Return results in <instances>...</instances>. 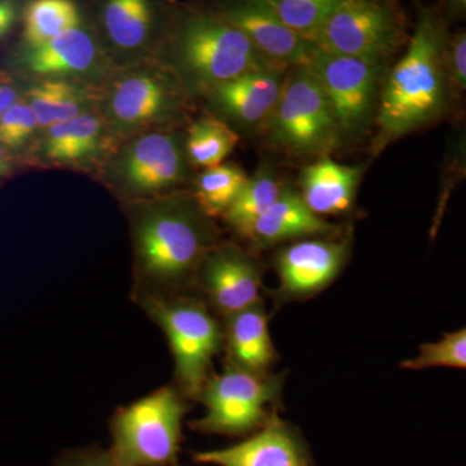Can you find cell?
<instances>
[{
	"label": "cell",
	"mask_w": 466,
	"mask_h": 466,
	"mask_svg": "<svg viewBox=\"0 0 466 466\" xmlns=\"http://www.w3.org/2000/svg\"><path fill=\"white\" fill-rule=\"evenodd\" d=\"M447 24L441 9H420L407 50L380 97V146L437 124L455 108L460 90L451 73Z\"/></svg>",
	"instance_id": "6da1fadb"
},
{
	"label": "cell",
	"mask_w": 466,
	"mask_h": 466,
	"mask_svg": "<svg viewBox=\"0 0 466 466\" xmlns=\"http://www.w3.org/2000/svg\"><path fill=\"white\" fill-rule=\"evenodd\" d=\"M134 300L188 293L214 232L202 218L182 208L148 211L133 231Z\"/></svg>",
	"instance_id": "7a4b0ae2"
},
{
	"label": "cell",
	"mask_w": 466,
	"mask_h": 466,
	"mask_svg": "<svg viewBox=\"0 0 466 466\" xmlns=\"http://www.w3.org/2000/svg\"><path fill=\"white\" fill-rule=\"evenodd\" d=\"M167 336L174 359V383L191 401L200 400L213 375V359L225 349V324L195 294L135 300Z\"/></svg>",
	"instance_id": "3957f363"
},
{
	"label": "cell",
	"mask_w": 466,
	"mask_h": 466,
	"mask_svg": "<svg viewBox=\"0 0 466 466\" xmlns=\"http://www.w3.org/2000/svg\"><path fill=\"white\" fill-rule=\"evenodd\" d=\"M191 408L174 382L116 408L109 422L110 452L124 466H182L183 421Z\"/></svg>",
	"instance_id": "277c9868"
},
{
	"label": "cell",
	"mask_w": 466,
	"mask_h": 466,
	"mask_svg": "<svg viewBox=\"0 0 466 466\" xmlns=\"http://www.w3.org/2000/svg\"><path fill=\"white\" fill-rule=\"evenodd\" d=\"M284 382L285 373L256 375L225 364L205 385L198 401L207 412L189 421V429L201 434L249 437L275 412Z\"/></svg>",
	"instance_id": "5b68a950"
},
{
	"label": "cell",
	"mask_w": 466,
	"mask_h": 466,
	"mask_svg": "<svg viewBox=\"0 0 466 466\" xmlns=\"http://www.w3.org/2000/svg\"><path fill=\"white\" fill-rule=\"evenodd\" d=\"M272 143L299 156L324 155L342 135L323 88L308 67H293L268 116Z\"/></svg>",
	"instance_id": "8992f818"
},
{
	"label": "cell",
	"mask_w": 466,
	"mask_h": 466,
	"mask_svg": "<svg viewBox=\"0 0 466 466\" xmlns=\"http://www.w3.org/2000/svg\"><path fill=\"white\" fill-rule=\"evenodd\" d=\"M177 54L186 72L208 90L245 73L279 69L222 17L189 18L177 34Z\"/></svg>",
	"instance_id": "52a82bcc"
},
{
	"label": "cell",
	"mask_w": 466,
	"mask_h": 466,
	"mask_svg": "<svg viewBox=\"0 0 466 466\" xmlns=\"http://www.w3.org/2000/svg\"><path fill=\"white\" fill-rule=\"evenodd\" d=\"M403 38L400 15L391 5L339 0L317 41L319 50L381 66Z\"/></svg>",
	"instance_id": "ba28073f"
},
{
	"label": "cell",
	"mask_w": 466,
	"mask_h": 466,
	"mask_svg": "<svg viewBox=\"0 0 466 466\" xmlns=\"http://www.w3.org/2000/svg\"><path fill=\"white\" fill-rule=\"evenodd\" d=\"M323 88L342 134H354L372 115L380 66L319 50L308 67Z\"/></svg>",
	"instance_id": "9c48e42d"
},
{
	"label": "cell",
	"mask_w": 466,
	"mask_h": 466,
	"mask_svg": "<svg viewBox=\"0 0 466 466\" xmlns=\"http://www.w3.org/2000/svg\"><path fill=\"white\" fill-rule=\"evenodd\" d=\"M196 281L208 308L223 320L262 302V267L235 245H219L208 251Z\"/></svg>",
	"instance_id": "30bf717a"
},
{
	"label": "cell",
	"mask_w": 466,
	"mask_h": 466,
	"mask_svg": "<svg viewBox=\"0 0 466 466\" xmlns=\"http://www.w3.org/2000/svg\"><path fill=\"white\" fill-rule=\"evenodd\" d=\"M182 92L173 76L159 70H137L122 76L108 100V115L122 131L167 121L182 106Z\"/></svg>",
	"instance_id": "8fae6325"
},
{
	"label": "cell",
	"mask_w": 466,
	"mask_h": 466,
	"mask_svg": "<svg viewBox=\"0 0 466 466\" xmlns=\"http://www.w3.org/2000/svg\"><path fill=\"white\" fill-rule=\"evenodd\" d=\"M192 459L198 464L214 466H312L302 437L276 410L247 440L226 449L193 452Z\"/></svg>",
	"instance_id": "7c38bea8"
},
{
	"label": "cell",
	"mask_w": 466,
	"mask_h": 466,
	"mask_svg": "<svg viewBox=\"0 0 466 466\" xmlns=\"http://www.w3.org/2000/svg\"><path fill=\"white\" fill-rule=\"evenodd\" d=\"M220 17L244 33L260 56L279 69L309 67L319 51L285 26L266 2L229 5Z\"/></svg>",
	"instance_id": "4fadbf2b"
},
{
	"label": "cell",
	"mask_w": 466,
	"mask_h": 466,
	"mask_svg": "<svg viewBox=\"0 0 466 466\" xmlns=\"http://www.w3.org/2000/svg\"><path fill=\"white\" fill-rule=\"evenodd\" d=\"M348 244L329 240H302L284 248L276 257L279 299H300L325 289L341 272Z\"/></svg>",
	"instance_id": "5bb4252c"
},
{
	"label": "cell",
	"mask_w": 466,
	"mask_h": 466,
	"mask_svg": "<svg viewBox=\"0 0 466 466\" xmlns=\"http://www.w3.org/2000/svg\"><path fill=\"white\" fill-rule=\"evenodd\" d=\"M115 171L128 192L149 195L165 191L182 180V148L173 135H142L122 152Z\"/></svg>",
	"instance_id": "9a60e30c"
},
{
	"label": "cell",
	"mask_w": 466,
	"mask_h": 466,
	"mask_svg": "<svg viewBox=\"0 0 466 466\" xmlns=\"http://www.w3.org/2000/svg\"><path fill=\"white\" fill-rule=\"evenodd\" d=\"M285 69L245 73L208 88L217 108L242 125L258 124L274 110L284 84Z\"/></svg>",
	"instance_id": "2e32d148"
},
{
	"label": "cell",
	"mask_w": 466,
	"mask_h": 466,
	"mask_svg": "<svg viewBox=\"0 0 466 466\" xmlns=\"http://www.w3.org/2000/svg\"><path fill=\"white\" fill-rule=\"evenodd\" d=\"M269 317L262 302L225 319L226 363L256 375H268L278 363Z\"/></svg>",
	"instance_id": "e0dca14e"
},
{
	"label": "cell",
	"mask_w": 466,
	"mask_h": 466,
	"mask_svg": "<svg viewBox=\"0 0 466 466\" xmlns=\"http://www.w3.org/2000/svg\"><path fill=\"white\" fill-rule=\"evenodd\" d=\"M336 231L309 210L302 196L290 188H284L280 198L254 223L245 240L256 249H265L279 242L330 235Z\"/></svg>",
	"instance_id": "ac0fdd59"
},
{
	"label": "cell",
	"mask_w": 466,
	"mask_h": 466,
	"mask_svg": "<svg viewBox=\"0 0 466 466\" xmlns=\"http://www.w3.org/2000/svg\"><path fill=\"white\" fill-rule=\"evenodd\" d=\"M99 51L94 36L82 27L69 30L36 47L27 48L24 66L45 78L82 76L96 66Z\"/></svg>",
	"instance_id": "d6986e66"
},
{
	"label": "cell",
	"mask_w": 466,
	"mask_h": 466,
	"mask_svg": "<svg viewBox=\"0 0 466 466\" xmlns=\"http://www.w3.org/2000/svg\"><path fill=\"white\" fill-rule=\"evenodd\" d=\"M360 177V167H346L323 156L303 170V201L317 216L346 213L352 207Z\"/></svg>",
	"instance_id": "ffe728a7"
},
{
	"label": "cell",
	"mask_w": 466,
	"mask_h": 466,
	"mask_svg": "<svg viewBox=\"0 0 466 466\" xmlns=\"http://www.w3.org/2000/svg\"><path fill=\"white\" fill-rule=\"evenodd\" d=\"M106 127L99 116L86 113L52 126L43 139V155L60 165H82L103 150Z\"/></svg>",
	"instance_id": "44dd1931"
},
{
	"label": "cell",
	"mask_w": 466,
	"mask_h": 466,
	"mask_svg": "<svg viewBox=\"0 0 466 466\" xmlns=\"http://www.w3.org/2000/svg\"><path fill=\"white\" fill-rule=\"evenodd\" d=\"M94 96L87 88L67 78H43L27 91L26 103L41 128L86 115Z\"/></svg>",
	"instance_id": "7402d4cb"
},
{
	"label": "cell",
	"mask_w": 466,
	"mask_h": 466,
	"mask_svg": "<svg viewBox=\"0 0 466 466\" xmlns=\"http://www.w3.org/2000/svg\"><path fill=\"white\" fill-rule=\"evenodd\" d=\"M283 189L269 168L249 177L247 186L223 216L227 225L240 238H247L254 223L278 201Z\"/></svg>",
	"instance_id": "603a6c76"
},
{
	"label": "cell",
	"mask_w": 466,
	"mask_h": 466,
	"mask_svg": "<svg viewBox=\"0 0 466 466\" xmlns=\"http://www.w3.org/2000/svg\"><path fill=\"white\" fill-rule=\"evenodd\" d=\"M153 12L144 0H112L104 9L110 41L122 50H137L148 39Z\"/></svg>",
	"instance_id": "cb8c5ba5"
},
{
	"label": "cell",
	"mask_w": 466,
	"mask_h": 466,
	"mask_svg": "<svg viewBox=\"0 0 466 466\" xmlns=\"http://www.w3.org/2000/svg\"><path fill=\"white\" fill-rule=\"evenodd\" d=\"M81 14L67 0H36L26 8L24 38L27 48L36 47L60 34L81 27Z\"/></svg>",
	"instance_id": "d4e9b609"
},
{
	"label": "cell",
	"mask_w": 466,
	"mask_h": 466,
	"mask_svg": "<svg viewBox=\"0 0 466 466\" xmlns=\"http://www.w3.org/2000/svg\"><path fill=\"white\" fill-rule=\"evenodd\" d=\"M249 177L236 165L207 168L196 180V201L208 218L225 216L233 201L247 186Z\"/></svg>",
	"instance_id": "484cf974"
},
{
	"label": "cell",
	"mask_w": 466,
	"mask_h": 466,
	"mask_svg": "<svg viewBox=\"0 0 466 466\" xmlns=\"http://www.w3.org/2000/svg\"><path fill=\"white\" fill-rule=\"evenodd\" d=\"M238 143V135L219 119L202 118L187 135L186 149L193 165L213 168L222 165Z\"/></svg>",
	"instance_id": "4316f807"
},
{
	"label": "cell",
	"mask_w": 466,
	"mask_h": 466,
	"mask_svg": "<svg viewBox=\"0 0 466 466\" xmlns=\"http://www.w3.org/2000/svg\"><path fill=\"white\" fill-rule=\"evenodd\" d=\"M266 3L291 32L317 46L319 35L339 0H266Z\"/></svg>",
	"instance_id": "83f0119b"
},
{
	"label": "cell",
	"mask_w": 466,
	"mask_h": 466,
	"mask_svg": "<svg viewBox=\"0 0 466 466\" xmlns=\"http://www.w3.org/2000/svg\"><path fill=\"white\" fill-rule=\"evenodd\" d=\"M400 367L410 370L441 367L466 370V327L456 332L444 333L440 341L420 346V354L407 359Z\"/></svg>",
	"instance_id": "f1b7e54d"
},
{
	"label": "cell",
	"mask_w": 466,
	"mask_h": 466,
	"mask_svg": "<svg viewBox=\"0 0 466 466\" xmlns=\"http://www.w3.org/2000/svg\"><path fill=\"white\" fill-rule=\"evenodd\" d=\"M38 127V122L29 104L18 100L0 118V146L8 150L20 148Z\"/></svg>",
	"instance_id": "f546056e"
},
{
	"label": "cell",
	"mask_w": 466,
	"mask_h": 466,
	"mask_svg": "<svg viewBox=\"0 0 466 466\" xmlns=\"http://www.w3.org/2000/svg\"><path fill=\"white\" fill-rule=\"evenodd\" d=\"M55 466H124L112 452L99 446L70 450L58 458Z\"/></svg>",
	"instance_id": "4dcf8cb0"
},
{
	"label": "cell",
	"mask_w": 466,
	"mask_h": 466,
	"mask_svg": "<svg viewBox=\"0 0 466 466\" xmlns=\"http://www.w3.org/2000/svg\"><path fill=\"white\" fill-rule=\"evenodd\" d=\"M466 179V130L460 140L458 148L453 153L452 158L450 159L449 165L446 168V177L443 182V191H441V198L440 202V213L437 214L438 220L441 216L444 205H446L447 198L453 187L456 184L462 182Z\"/></svg>",
	"instance_id": "1f68e13d"
},
{
	"label": "cell",
	"mask_w": 466,
	"mask_h": 466,
	"mask_svg": "<svg viewBox=\"0 0 466 466\" xmlns=\"http://www.w3.org/2000/svg\"><path fill=\"white\" fill-rule=\"evenodd\" d=\"M449 60L453 81L460 91H466V30L450 38Z\"/></svg>",
	"instance_id": "d6a6232c"
},
{
	"label": "cell",
	"mask_w": 466,
	"mask_h": 466,
	"mask_svg": "<svg viewBox=\"0 0 466 466\" xmlns=\"http://www.w3.org/2000/svg\"><path fill=\"white\" fill-rule=\"evenodd\" d=\"M18 92L14 86L0 82V118L12 106L17 103Z\"/></svg>",
	"instance_id": "836d02e7"
},
{
	"label": "cell",
	"mask_w": 466,
	"mask_h": 466,
	"mask_svg": "<svg viewBox=\"0 0 466 466\" xmlns=\"http://www.w3.org/2000/svg\"><path fill=\"white\" fill-rule=\"evenodd\" d=\"M441 12L446 20H453V18L466 17V0H450L441 5Z\"/></svg>",
	"instance_id": "e575fe53"
},
{
	"label": "cell",
	"mask_w": 466,
	"mask_h": 466,
	"mask_svg": "<svg viewBox=\"0 0 466 466\" xmlns=\"http://www.w3.org/2000/svg\"><path fill=\"white\" fill-rule=\"evenodd\" d=\"M12 164H14V161H12L11 155H9V150L0 146V179L11 173Z\"/></svg>",
	"instance_id": "d590c367"
},
{
	"label": "cell",
	"mask_w": 466,
	"mask_h": 466,
	"mask_svg": "<svg viewBox=\"0 0 466 466\" xmlns=\"http://www.w3.org/2000/svg\"><path fill=\"white\" fill-rule=\"evenodd\" d=\"M17 14L9 15V16H5L0 18V41L7 35L9 30L12 29V26L16 23Z\"/></svg>",
	"instance_id": "8d00e7d4"
},
{
	"label": "cell",
	"mask_w": 466,
	"mask_h": 466,
	"mask_svg": "<svg viewBox=\"0 0 466 466\" xmlns=\"http://www.w3.org/2000/svg\"><path fill=\"white\" fill-rule=\"evenodd\" d=\"M17 14L14 3L0 2V18Z\"/></svg>",
	"instance_id": "74e56055"
}]
</instances>
